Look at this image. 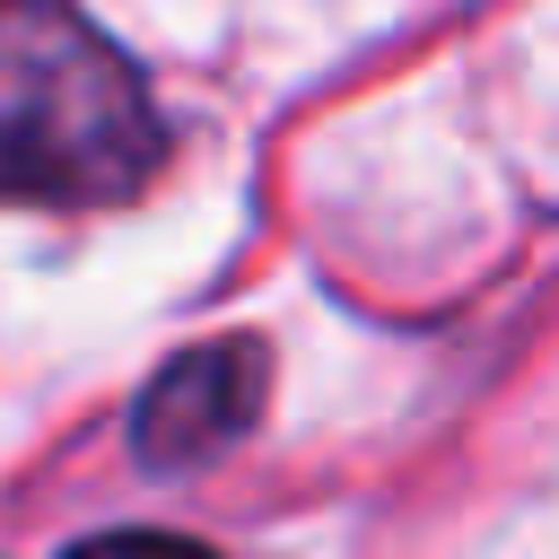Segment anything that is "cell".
<instances>
[{
	"label": "cell",
	"instance_id": "cell-1",
	"mask_svg": "<svg viewBox=\"0 0 559 559\" xmlns=\"http://www.w3.org/2000/svg\"><path fill=\"white\" fill-rule=\"evenodd\" d=\"M157 157L166 122L140 70L70 0H0V201H122Z\"/></svg>",
	"mask_w": 559,
	"mask_h": 559
},
{
	"label": "cell",
	"instance_id": "cell-3",
	"mask_svg": "<svg viewBox=\"0 0 559 559\" xmlns=\"http://www.w3.org/2000/svg\"><path fill=\"white\" fill-rule=\"evenodd\" d=\"M61 559H218V550L192 542V533H96V542H79Z\"/></svg>",
	"mask_w": 559,
	"mask_h": 559
},
{
	"label": "cell",
	"instance_id": "cell-2",
	"mask_svg": "<svg viewBox=\"0 0 559 559\" xmlns=\"http://www.w3.org/2000/svg\"><path fill=\"white\" fill-rule=\"evenodd\" d=\"M262 384H271V349L245 332H218L201 349H175L140 402H131V454L148 472H192L218 445H236L262 419Z\"/></svg>",
	"mask_w": 559,
	"mask_h": 559
}]
</instances>
